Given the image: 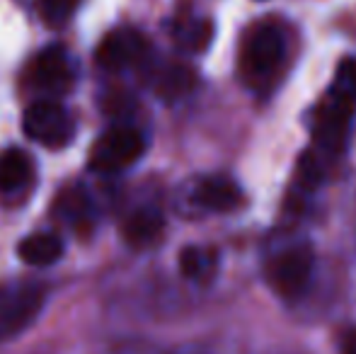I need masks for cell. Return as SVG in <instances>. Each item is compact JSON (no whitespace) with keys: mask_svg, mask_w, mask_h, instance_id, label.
<instances>
[{"mask_svg":"<svg viewBox=\"0 0 356 354\" xmlns=\"http://www.w3.org/2000/svg\"><path fill=\"white\" fill-rule=\"evenodd\" d=\"M286 54L284 32L277 22H259L248 32L240 54V73L250 86H264L279 71Z\"/></svg>","mask_w":356,"mask_h":354,"instance_id":"1","label":"cell"},{"mask_svg":"<svg viewBox=\"0 0 356 354\" xmlns=\"http://www.w3.org/2000/svg\"><path fill=\"white\" fill-rule=\"evenodd\" d=\"M332 90L347 95L349 99H354L356 102V58H344V61L339 63L337 83H334Z\"/></svg>","mask_w":356,"mask_h":354,"instance_id":"19","label":"cell"},{"mask_svg":"<svg viewBox=\"0 0 356 354\" xmlns=\"http://www.w3.org/2000/svg\"><path fill=\"white\" fill-rule=\"evenodd\" d=\"M148 54V42L138 29L119 27L104 37L97 49V63L104 71H124L138 66Z\"/></svg>","mask_w":356,"mask_h":354,"instance_id":"8","label":"cell"},{"mask_svg":"<svg viewBox=\"0 0 356 354\" xmlns=\"http://www.w3.org/2000/svg\"><path fill=\"white\" fill-rule=\"evenodd\" d=\"M194 83H197V76H194L192 68L184 66V63H172V66H168L160 73L155 90H158V95L165 102H175V99L192 92Z\"/></svg>","mask_w":356,"mask_h":354,"instance_id":"14","label":"cell"},{"mask_svg":"<svg viewBox=\"0 0 356 354\" xmlns=\"http://www.w3.org/2000/svg\"><path fill=\"white\" fill-rule=\"evenodd\" d=\"M47 301V291L37 282H5L0 284V342L13 340L27 330Z\"/></svg>","mask_w":356,"mask_h":354,"instance_id":"2","label":"cell"},{"mask_svg":"<svg viewBox=\"0 0 356 354\" xmlns=\"http://www.w3.org/2000/svg\"><path fill=\"white\" fill-rule=\"evenodd\" d=\"M310 272H313L310 248H291L267 265V282L282 298H296L308 287Z\"/></svg>","mask_w":356,"mask_h":354,"instance_id":"6","label":"cell"},{"mask_svg":"<svg viewBox=\"0 0 356 354\" xmlns=\"http://www.w3.org/2000/svg\"><path fill=\"white\" fill-rule=\"evenodd\" d=\"M354 99H349L347 95L332 92L327 95V99L323 102L315 122V146L318 151H323L325 156H337L344 146V138L349 131V122L354 114Z\"/></svg>","mask_w":356,"mask_h":354,"instance_id":"5","label":"cell"},{"mask_svg":"<svg viewBox=\"0 0 356 354\" xmlns=\"http://www.w3.org/2000/svg\"><path fill=\"white\" fill-rule=\"evenodd\" d=\"M342 354H356V328L342 335Z\"/></svg>","mask_w":356,"mask_h":354,"instance_id":"20","label":"cell"},{"mask_svg":"<svg viewBox=\"0 0 356 354\" xmlns=\"http://www.w3.org/2000/svg\"><path fill=\"white\" fill-rule=\"evenodd\" d=\"M194 199L199 207L211 211H230L243 202V192L230 177H204L194 189Z\"/></svg>","mask_w":356,"mask_h":354,"instance_id":"9","label":"cell"},{"mask_svg":"<svg viewBox=\"0 0 356 354\" xmlns=\"http://www.w3.org/2000/svg\"><path fill=\"white\" fill-rule=\"evenodd\" d=\"M323 179V163L313 151H305L298 161V182L305 189H315Z\"/></svg>","mask_w":356,"mask_h":354,"instance_id":"18","label":"cell"},{"mask_svg":"<svg viewBox=\"0 0 356 354\" xmlns=\"http://www.w3.org/2000/svg\"><path fill=\"white\" fill-rule=\"evenodd\" d=\"M27 81L29 86L42 90V92H68L75 81V73L66 49L47 47L44 51H39L27 71Z\"/></svg>","mask_w":356,"mask_h":354,"instance_id":"7","label":"cell"},{"mask_svg":"<svg viewBox=\"0 0 356 354\" xmlns=\"http://www.w3.org/2000/svg\"><path fill=\"white\" fill-rule=\"evenodd\" d=\"M17 255H19V260L32 267H49L61 260L63 243L58 241L54 233H34V236L24 238V241L19 243Z\"/></svg>","mask_w":356,"mask_h":354,"instance_id":"13","label":"cell"},{"mask_svg":"<svg viewBox=\"0 0 356 354\" xmlns=\"http://www.w3.org/2000/svg\"><path fill=\"white\" fill-rule=\"evenodd\" d=\"M163 228H165L163 211L155 207H141L124 221V238H127L129 246L145 248L158 241Z\"/></svg>","mask_w":356,"mask_h":354,"instance_id":"11","label":"cell"},{"mask_svg":"<svg viewBox=\"0 0 356 354\" xmlns=\"http://www.w3.org/2000/svg\"><path fill=\"white\" fill-rule=\"evenodd\" d=\"M211 22L209 19H194V22L184 24L182 29H179L177 39L182 47L192 49V51H202V49L209 47V42H211Z\"/></svg>","mask_w":356,"mask_h":354,"instance_id":"16","label":"cell"},{"mask_svg":"<svg viewBox=\"0 0 356 354\" xmlns=\"http://www.w3.org/2000/svg\"><path fill=\"white\" fill-rule=\"evenodd\" d=\"M216 262H218L216 252L204 250V248H184L179 255V269L184 277L194 282H207L216 272Z\"/></svg>","mask_w":356,"mask_h":354,"instance_id":"15","label":"cell"},{"mask_svg":"<svg viewBox=\"0 0 356 354\" xmlns=\"http://www.w3.org/2000/svg\"><path fill=\"white\" fill-rule=\"evenodd\" d=\"M24 134L47 148H63L73 141L75 124L71 114L51 99H39L24 112Z\"/></svg>","mask_w":356,"mask_h":354,"instance_id":"4","label":"cell"},{"mask_svg":"<svg viewBox=\"0 0 356 354\" xmlns=\"http://www.w3.org/2000/svg\"><path fill=\"white\" fill-rule=\"evenodd\" d=\"M56 216L78 233H85L95 223V207L83 189H68L56 199Z\"/></svg>","mask_w":356,"mask_h":354,"instance_id":"12","label":"cell"},{"mask_svg":"<svg viewBox=\"0 0 356 354\" xmlns=\"http://www.w3.org/2000/svg\"><path fill=\"white\" fill-rule=\"evenodd\" d=\"M80 0H39V13H42L44 22L51 27H61L71 19Z\"/></svg>","mask_w":356,"mask_h":354,"instance_id":"17","label":"cell"},{"mask_svg":"<svg viewBox=\"0 0 356 354\" xmlns=\"http://www.w3.org/2000/svg\"><path fill=\"white\" fill-rule=\"evenodd\" d=\"M34 163L19 148L0 153V194H17L32 184Z\"/></svg>","mask_w":356,"mask_h":354,"instance_id":"10","label":"cell"},{"mask_svg":"<svg viewBox=\"0 0 356 354\" xmlns=\"http://www.w3.org/2000/svg\"><path fill=\"white\" fill-rule=\"evenodd\" d=\"M145 151V138L134 127H114L95 141L90 151V168L95 172H119L134 166Z\"/></svg>","mask_w":356,"mask_h":354,"instance_id":"3","label":"cell"}]
</instances>
